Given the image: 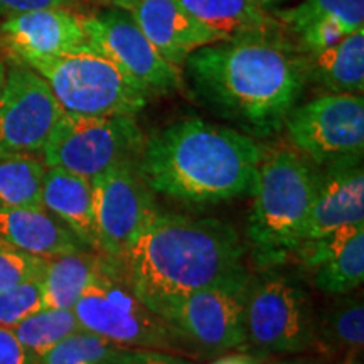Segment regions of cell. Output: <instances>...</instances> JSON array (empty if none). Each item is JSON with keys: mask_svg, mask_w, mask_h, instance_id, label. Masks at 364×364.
<instances>
[{"mask_svg": "<svg viewBox=\"0 0 364 364\" xmlns=\"http://www.w3.org/2000/svg\"><path fill=\"white\" fill-rule=\"evenodd\" d=\"M98 4H102L105 7H117V9H127L130 4H134L135 0H97Z\"/></svg>", "mask_w": 364, "mask_h": 364, "instance_id": "36", "label": "cell"}, {"mask_svg": "<svg viewBox=\"0 0 364 364\" xmlns=\"http://www.w3.org/2000/svg\"><path fill=\"white\" fill-rule=\"evenodd\" d=\"M46 164L33 154H0V211L44 209Z\"/></svg>", "mask_w": 364, "mask_h": 364, "instance_id": "24", "label": "cell"}, {"mask_svg": "<svg viewBox=\"0 0 364 364\" xmlns=\"http://www.w3.org/2000/svg\"><path fill=\"white\" fill-rule=\"evenodd\" d=\"M316 181L317 166L292 145L263 147L247 226L255 262L263 270L289 262L302 243Z\"/></svg>", "mask_w": 364, "mask_h": 364, "instance_id": "4", "label": "cell"}, {"mask_svg": "<svg viewBox=\"0 0 364 364\" xmlns=\"http://www.w3.org/2000/svg\"><path fill=\"white\" fill-rule=\"evenodd\" d=\"M78 0H0V16L39 11V9H71Z\"/></svg>", "mask_w": 364, "mask_h": 364, "instance_id": "33", "label": "cell"}, {"mask_svg": "<svg viewBox=\"0 0 364 364\" xmlns=\"http://www.w3.org/2000/svg\"><path fill=\"white\" fill-rule=\"evenodd\" d=\"M182 66L196 102L252 139L279 135L307 85L304 53L284 33L218 41Z\"/></svg>", "mask_w": 364, "mask_h": 364, "instance_id": "1", "label": "cell"}, {"mask_svg": "<svg viewBox=\"0 0 364 364\" xmlns=\"http://www.w3.org/2000/svg\"><path fill=\"white\" fill-rule=\"evenodd\" d=\"M24 65L43 76L63 110L86 117H136L149 97L110 59L95 51L34 58Z\"/></svg>", "mask_w": 364, "mask_h": 364, "instance_id": "7", "label": "cell"}, {"mask_svg": "<svg viewBox=\"0 0 364 364\" xmlns=\"http://www.w3.org/2000/svg\"><path fill=\"white\" fill-rule=\"evenodd\" d=\"M102 364H196L194 359L159 349L122 348L115 346Z\"/></svg>", "mask_w": 364, "mask_h": 364, "instance_id": "31", "label": "cell"}, {"mask_svg": "<svg viewBox=\"0 0 364 364\" xmlns=\"http://www.w3.org/2000/svg\"><path fill=\"white\" fill-rule=\"evenodd\" d=\"M115 344L88 331H76L49 349L39 364H102Z\"/></svg>", "mask_w": 364, "mask_h": 364, "instance_id": "27", "label": "cell"}, {"mask_svg": "<svg viewBox=\"0 0 364 364\" xmlns=\"http://www.w3.org/2000/svg\"><path fill=\"white\" fill-rule=\"evenodd\" d=\"M356 223H364L363 156L317 166L316 191L302 241L322 238Z\"/></svg>", "mask_w": 364, "mask_h": 364, "instance_id": "15", "label": "cell"}, {"mask_svg": "<svg viewBox=\"0 0 364 364\" xmlns=\"http://www.w3.org/2000/svg\"><path fill=\"white\" fill-rule=\"evenodd\" d=\"M83 27L95 53L110 59L118 70L147 97L179 90L182 75L150 43L134 17L124 9L105 7L83 16Z\"/></svg>", "mask_w": 364, "mask_h": 364, "instance_id": "11", "label": "cell"}, {"mask_svg": "<svg viewBox=\"0 0 364 364\" xmlns=\"http://www.w3.org/2000/svg\"><path fill=\"white\" fill-rule=\"evenodd\" d=\"M329 364H363V356L344 358V359H339V361H334V363H329Z\"/></svg>", "mask_w": 364, "mask_h": 364, "instance_id": "37", "label": "cell"}, {"mask_svg": "<svg viewBox=\"0 0 364 364\" xmlns=\"http://www.w3.org/2000/svg\"><path fill=\"white\" fill-rule=\"evenodd\" d=\"M63 113L43 76L17 61L0 88V154L43 152Z\"/></svg>", "mask_w": 364, "mask_h": 364, "instance_id": "13", "label": "cell"}, {"mask_svg": "<svg viewBox=\"0 0 364 364\" xmlns=\"http://www.w3.org/2000/svg\"><path fill=\"white\" fill-rule=\"evenodd\" d=\"M247 268L191 292L162 314L164 321L189 346L196 359L241 351L245 346Z\"/></svg>", "mask_w": 364, "mask_h": 364, "instance_id": "9", "label": "cell"}, {"mask_svg": "<svg viewBox=\"0 0 364 364\" xmlns=\"http://www.w3.org/2000/svg\"><path fill=\"white\" fill-rule=\"evenodd\" d=\"M295 34L299 38L297 48L300 51L317 53L341 43L346 36L351 33L336 17H321V19L309 22L307 26H304Z\"/></svg>", "mask_w": 364, "mask_h": 364, "instance_id": "30", "label": "cell"}, {"mask_svg": "<svg viewBox=\"0 0 364 364\" xmlns=\"http://www.w3.org/2000/svg\"><path fill=\"white\" fill-rule=\"evenodd\" d=\"M314 289L344 295L361 289L364 282V223H356L317 240L302 241L290 255Z\"/></svg>", "mask_w": 364, "mask_h": 364, "instance_id": "14", "label": "cell"}, {"mask_svg": "<svg viewBox=\"0 0 364 364\" xmlns=\"http://www.w3.org/2000/svg\"><path fill=\"white\" fill-rule=\"evenodd\" d=\"M191 16L221 41L284 33L280 21L255 0H179Z\"/></svg>", "mask_w": 364, "mask_h": 364, "instance_id": "22", "label": "cell"}, {"mask_svg": "<svg viewBox=\"0 0 364 364\" xmlns=\"http://www.w3.org/2000/svg\"><path fill=\"white\" fill-rule=\"evenodd\" d=\"M4 80H6V66H4V61L0 59V88H2Z\"/></svg>", "mask_w": 364, "mask_h": 364, "instance_id": "38", "label": "cell"}, {"mask_svg": "<svg viewBox=\"0 0 364 364\" xmlns=\"http://www.w3.org/2000/svg\"><path fill=\"white\" fill-rule=\"evenodd\" d=\"M245 253L228 223L159 209L120 265L136 299L162 317L179 299L243 270Z\"/></svg>", "mask_w": 364, "mask_h": 364, "instance_id": "2", "label": "cell"}, {"mask_svg": "<svg viewBox=\"0 0 364 364\" xmlns=\"http://www.w3.org/2000/svg\"><path fill=\"white\" fill-rule=\"evenodd\" d=\"M263 359L265 358L250 351H231L221 354V356H216L208 364H260Z\"/></svg>", "mask_w": 364, "mask_h": 364, "instance_id": "34", "label": "cell"}, {"mask_svg": "<svg viewBox=\"0 0 364 364\" xmlns=\"http://www.w3.org/2000/svg\"><path fill=\"white\" fill-rule=\"evenodd\" d=\"M257 4H260L262 7L265 6H270V4H275V2H282V0H255Z\"/></svg>", "mask_w": 364, "mask_h": 364, "instance_id": "39", "label": "cell"}, {"mask_svg": "<svg viewBox=\"0 0 364 364\" xmlns=\"http://www.w3.org/2000/svg\"><path fill=\"white\" fill-rule=\"evenodd\" d=\"M83 331L122 348L159 349L196 359L188 344L161 316L136 299L127 285L124 268L103 255L93 280L73 307Z\"/></svg>", "mask_w": 364, "mask_h": 364, "instance_id": "5", "label": "cell"}, {"mask_svg": "<svg viewBox=\"0 0 364 364\" xmlns=\"http://www.w3.org/2000/svg\"><path fill=\"white\" fill-rule=\"evenodd\" d=\"M304 58L307 83L317 85L326 93L363 95L364 27L324 51L304 53Z\"/></svg>", "mask_w": 364, "mask_h": 364, "instance_id": "21", "label": "cell"}, {"mask_svg": "<svg viewBox=\"0 0 364 364\" xmlns=\"http://www.w3.org/2000/svg\"><path fill=\"white\" fill-rule=\"evenodd\" d=\"M124 11L134 17L161 56L179 70L196 49L221 41L179 0H135Z\"/></svg>", "mask_w": 364, "mask_h": 364, "instance_id": "17", "label": "cell"}, {"mask_svg": "<svg viewBox=\"0 0 364 364\" xmlns=\"http://www.w3.org/2000/svg\"><path fill=\"white\" fill-rule=\"evenodd\" d=\"M43 208L70 228L86 247L98 252L93 191L88 179L48 167L43 184Z\"/></svg>", "mask_w": 364, "mask_h": 364, "instance_id": "20", "label": "cell"}, {"mask_svg": "<svg viewBox=\"0 0 364 364\" xmlns=\"http://www.w3.org/2000/svg\"><path fill=\"white\" fill-rule=\"evenodd\" d=\"M0 364H39V358L27 351L12 329L0 327Z\"/></svg>", "mask_w": 364, "mask_h": 364, "instance_id": "32", "label": "cell"}, {"mask_svg": "<svg viewBox=\"0 0 364 364\" xmlns=\"http://www.w3.org/2000/svg\"><path fill=\"white\" fill-rule=\"evenodd\" d=\"M284 129L290 145L314 166L363 156L364 98L354 93H324L295 107Z\"/></svg>", "mask_w": 364, "mask_h": 364, "instance_id": "10", "label": "cell"}, {"mask_svg": "<svg viewBox=\"0 0 364 364\" xmlns=\"http://www.w3.org/2000/svg\"><path fill=\"white\" fill-rule=\"evenodd\" d=\"M0 41L19 63L91 49L83 16L70 9H39L7 17L0 24Z\"/></svg>", "mask_w": 364, "mask_h": 364, "instance_id": "16", "label": "cell"}, {"mask_svg": "<svg viewBox=\"0 0 364 364\" xmlns=\"http://www.w3.org/2000/svg\"><path fill=\"white\" fill-rule=\"evenodd\" d=\"M80 329L78 318L70 309L44 307L19 322L12 331L27 351L41 359L49 349Z\"/></svg>", "mask_w": 364, "mask_h": 364, "instance_id": "25", "label": "cell"}, {"mask_svg": "<svg viewBox=\"0 0 364 364\" xmlns=\"http://www.w3.org/2000/svg\"><path fill=\"white\" fill-rule=\"evenodd\" d=\"M275 14L280 24L294 34L321 17H336L349 33H354L364 26V0H304Z\"/></svg>", "mask_w": 364, "mask_h": 364, "instance_id": "26", "label": "cell"}, {"mask_svg": "<svg viewBox=\"0 0 364 364\" xmlns=\"http://www.w3.org/2000/svg\"><path fill=\"white\" fill-rule=\"evenodd\" d=\"M102 260L103 255L90 248L48 258L43 275L44 306L73 311L80 295L93 280Z\"/></svg>", "mask_w": 364, "mask_h": 364, "instance_id": "23", "label": "cell"}, {"mask_svg": "<svg viewBox=\"0 0 364 364\" xmlns=\"http://www.w3.org/2000/svg\"><path fill=\"white\" fill-rule=\"evenodd\" d=\"M98 253L122 263L144 226L159 211L139 162L122 164L91 181Z\"/></svg>", "mask_w": 364, "mask_h": 364, "instance_id": "12", "label": "cell"}, {"mask_svg": "<svg viewBox=\"0 0 364 364\" xmlns=\"http://www.w3.org/2000/svg\"><path fill=\"white\" fill-rule=\"evenodd\" d=\"M145 136L136 117H86L65 112L43 149L46 167L90 182L122 164L139 162Z\"/></svg>", "mask_w": 364, "mask_h": 364, "instance_id": "8", "label": "cell"}, {"mask_svg": "<svg viewBox=\"0 0 364 364\" xmlns=\"http://www.w3.org/2000/svg\"><path fill=\"white\" fill-rule=\"evenodd\" d=\"M48 258L36 257L0 240V290L21 282L43 279Z\"/></svg>", "mask_w": 364, "mask_h": 364, "instance_id": "29", "label": "cell"}, {"mask_svg": "<svg viewBox=\"0 0 364 364\" xmlns=\"http://www.w3.org/2000/svg\"><path fill=\"white\" fill-rule=\"evenodd\" d=\"M43 279H33L0 290V327L14 329L19 322L44 309Z\"/></svg>", "mask_w": 364, "mask_h": 364, "instance_id": "28", "label": "cell"}, {"mask_svg": "<svg viewBox=\"0 0 364 364\" xmlns=\"http://www.w3.org/2000/svg\"><path fill=\"white\" fill-rule=\"evenodd\" d=\"M317 311L297 279L267 268L252 275L245 302V346L263 358L312 353Z\"/></svg>", "mask_w": 364, "mask_h": 364, "instance_id": "6", "label": "cell"}, {"mask_svg": "<svg viewBox=\"0 0 364 364\" xmlns=\"http://www.w3.org/2000/svg\"><path fill=\"white\" fill-rule=\"evenodd\" d=\"M364 349V300L363 289L336 295L321 314H317L312 353L322 363L363 356Z\"/></svg>", "mask_w": 364, "mask_h": 364, "instance_id": "19", "label": "cell"}, {"mask_svg": "<svg viewBox=\"0 0 364 364\" xmlns=\"http://www.w3.org/2000/svg\"><path fill=\"white\" fill-rule=\"evenodd\" d=\"M260 364H324L321 359H312V358H290V356H284V358H265Z\"/></svg>", "mask_w": 364, "mask_h": 364, "instance_id": "35", "label": "cell"}, {"mask_svg": "<svg viewBox=\"0 0 364 364\" xmlns=\"http://www.w3.org/2000/svg\"><path fill=\"white\" fill-rule=\"evenodd\" d=\"M263 145L233 127L189 117L145 139L139 171L154 194L206 204L252 196Z\"/></svg>", "mask_w": 364, "mask_h": 364, "instance_id": "3", "label": "cell"}, {"mask_svg": "<svg viewBox=\"0 0 364 364\" xmlns=\"http://www.w3.org/2000/svg\"><path fill=\"white\" fill-rule=\"evenodd\" d=\"M0 240L41 258L88 250L70 228L46 209H2Z\"/></svg>", "mask_w": 364, "mask_h": 364, "instance_id": "18", "label": "cell"}]
</instances>
